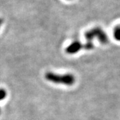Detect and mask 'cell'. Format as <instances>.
Instances as JSON below:
<instances>
[{
	"label": "cell",
	"mask_w": 120,
	"mask_h": 120,
	"mask_svg": "<svg viewBox=\"0 0 120 120\" xmlns=\"http://www.w3.org/2000/svg\"><path fill=\"white\" fill-rule=\"evenodd\" d=\"M113 35L116 40L120 41V25L116 26L113 31Z\"/></svg>",
	"instance_id": "277c9868"
},
{
	"label": "cell",
	"mask_w": 120,
	"mask_h": 120,
	"mask_svg": "<svg viewBox=\"0 0 120 120\" xmlns=\"http://www.w3.org/2000/svg\"><path fill=\"white\" fill-rule=\"evenodd\" d=\"M45 78L48 82L56 84L71 86L75 83V77L72 73L58 74L49 71L45 74Z\"/></svg>",
	"instance_id": "6da1fadb"
},
{
	"label": "cell",
	"mask_w": 120,
	"mask_h": 120,
	"mask_svg": "<svg viewBox=\"0 0 120 120\" xmlns=\"http://www.w3.org/2000/svg\"><path fill=\"white\" fill-rule=\"evenodd\" d=\"M3 23H4V20L0 17V27H1V26H2V24H3Z\"/></svg>",
	"instance_id": "8992f818"
},
{
	"label": "cell",
	"mask_w": 120,
	"mask_h": 120,
	"mask_svg": "<svg viewBox=\"0 0 120 120\" xmlns=\"http://www.w3.org/2000/svg\"><path fill=\"white\" fill-rule=\"evenodd\" d=\"M84 48V45L79 41H74L66 47L65 52L69 54H75Z\"/></svg>",
	"instance_id": "3957f363"
},
{
	"label": "cell",
	"mask_w": 120,
	"mask_h": 120,
	"mask_svg": "<svg viewBox=\"0 0 120 120\" xmlns=\"http://www.w3.org/2000/svg\"><path fill=\"white\" fill-rule=\"evenodd\" d=\"M7 91L4 88H0V101H3L7 97Z\"/></svg>",
	"instance_id": "5b68a950"
},
{
	"label": "cell",
	"mask_w": 120,
	"mask_h": 120,
	"mask_svg": "<svg viewBox=\"0 0 120 120\" xmlns=\"http://www.w3.org/2000/svg\"><path fill=\"white\" fill-rule=\"evenodd\" d=\"M85 38L87 41L92 42L95 39H97L101 43H107L108 41V36L106 33L101 27H96L85 33Z\"/></svg>",
	"instance_id": "7a4b0ae2"
},
{
	"label": "cell",
	"mask_w": 120,
	"mask_h": 120,
	"mask_svg": "<svg viewBox=\"0 0 120 120\" xmlns=\"http://www.w3.org/2000/svg\"><path fill=\"white\" fill-rule=\"evenodd\" d=\"M0 114H1V108H0Z\"/></svg>",
	"instance_id": "52a82bcc"
}]
</instances>
